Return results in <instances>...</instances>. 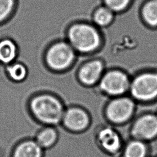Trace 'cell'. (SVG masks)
Here are the masks:
<instances>
[{"label": "cell", "mask_w": 157, "mask_h": 157, "mask_svg": "<svg viewBox=\"0 0 157 157\" xmlns=\"http://www.w3.org/2000/svg\"><path fill=\"white\" fill-rule=\"evenodd\" d=\"M58 138L59 134L56 129L52 126H46L37 132L34 140L45 150L55 145Z\"/></svg>", "instance_id": "13"}, {"label": "cell", "mask_w": 157, "mask_h": 157, "mask_svg": "<svg viewBox=\"0 0 157 157\" xmlns=\"http://www.w3.org/2000/svg\"><path fill=\"white\" fill-rule=\"evenodd\" d=\"M69 44L80 53H87L96 50L101 45V36L98 31L93 26L78 23L72 25L68 29Z\"/></svg>", "instance_id": "2"}, {"label": "cell", "mask_w": 157, "mask_h": 157, "mask_svg": "<svg viewBox=\"0 0 157 157\" xmlns=\"http://www.w3.org/2000/svg\"><path fill=\"white\" fill-rule=\"evenodd\" d=\"M121 157H150L149 143L131 138L124 142Z\"/></svg>", "instance_id": "12"}, {"label": "cell", "mask_w": 157, "mask_h": 157, "mask_svg": "<svg viewBox=\"0 0 157 157\" xmlns=\"http://www.w3.org/2000/svg\"><path fill=\"white\" fill-rule=\"evenodd\" d=\"M131 80L128 75L120 70L107 72L100 79L99 86L105 93L113 96H121L129 89Z\"/></svg>", "instance_id": "7"}, {"label": "cell", "mask_w": 157, "mask_h": 157, "mask_svg": "<svg viewBox=\"0 0 157 157\" xmlns=\"http://www.w3.org/2000/svg\"><path fill=\"white\" fill-rule=\"evenodd\" d=\"M15 4V0H0V22L10 15Z\"/></svg>", "instance_id": "19"}, {"label": "cell", "mask_w": 157, "mask_h": 157, "mask_svg": "<svg viewBox=\"0 0 157 157\" xmlns=\"http://www.w3.org/2000/svg\"><path fill=\"white\" fill-rule=\"evenodd\" d=\"M30 109L34 118L45 126H54L61 122L64 112L61 101L55 96L42 94L34 97Z\"/></svg>", "instance_id": "1"}, {"label": "cell", "mask_w": 157, "mask_h": 157, "mask_svg": "<svg viewBox=\"0 0 157 157\" xmlns=\"http://www.w3.org/2000/svg\"><path fill=\"white\" fill-rule=\"evenodd\" d=\"M131 138L147 143L157 139V116L155 113L142 114L132 122L129 129Z\"/></svg>", "instance_id": "6"}, {"label": "cell", "mask_w": 157, "mask_h": 157, "mask_svg": "<svg viewBox=\"0 0 157 157\" xmlns=\"http://www.w3.org/2000/svg\"><path fill=\"white\" fill-rule=\"evenodd\" d=\"M156 1H157V0H156Z\"/></svg>", "instance_id": "22"}, {"label": "cell", "mask_w": 157, "mask_h": 157, "mask_svg": "<svg viewBox=\"0 0 157 157\" xmlns=\"http://www.w3.org/2000/svg\"><path fill=\"white\" fill-rule=\"evenodd\" d=\"M103 69L104 66L101 61H88L80 67L78 73V78L85 85H93L101 79Z\"/></svg>", "instance_id": "10"}, {"label": "cell", "mask_w": 157, "mask_h": 157, "mask_svg": "<svg viewBox=\"0 0 157 157\" xmlns=\"http://www.w3.org/2000/svg\"><path fill=\"white\" fill-rule=\"evenodd\" d=\"M96 142L100 149L107 155L117 156L121 155L125 142L114 128L105 126L96 132Z\"/></svg>", "instance_id": "8"}, {"label": "cell", "mask_w": 157, "mask_h": 157, "mask_svg": "<svg viewBox=\"0 0 157 157\" xmlns=\"http://www.w3.org/2000/svg\"><path fill=\"white\" fill-rule=\"evenodd\" d=\"M74 57V50L69 43L58 42L48 48L45 61L47 66L52 69L60 71L68 67Z\"/></svg>", "instance_id": "4"}, {"label": "cell", "mask_w": 157, "mask_h": 157, "mask_svg": "<svg viewBox=\"0 0 157 157\" xmlns=\"http://www.w3.org/2000/svg\"><path fill=\"white\" fill-rule=\"evenodd\" d=\"M133 0H104L105 6L113 12H120L129 6Z\"/></svg>", "instance_id": "18"}, {"label": "cell", "mask_w": 157, "mask_h": 157, "mask_svg": "<svg viewBox=\"0 0 157 157\" xmlns=\"http://www.w3.org/2000/svg\"><path fill=\"white\" fill-rule=\"evenodd\" d=\"M61 122L67 130L79 133L87 129L90 119L85 110L79 107H71L64 111Z\"/></svg>", "instance_id": "9"}, {"label": "cell", "mask_w": 157, "mask_h": 157, "mask_svg": "<svg viewBox=\"0 0 157 157\" xmlns=\"http://www.w3.org/2000/svg\"><path fill=\"white\" fill-rule=\"evenodd\" d=\"M140 14L148 26L157 27V1L146 0L141 6Z\"/></svg>", "instance_id": "14"}, {"label": "cell", "mask_w": 157, "mask_h": 157, "mask_svg": "<svg viewBox=\"0 0 157 157\" xmlns=\"http://www.w3.org/2000/svg\"><path fill=\"white\" fill-rule=\"evenodd\" d=\"M44 151L34 139H26L14 147L11 157H44Z\"/></svg>", "instance_id": "11"}, {"label": "cell", "mask_w": 157, "mask_h": 157, "mask_svg": "<svg viewBox=\"0 0 157 157\" xmlns=\"http://www.w3.org/2000/svg\"><path fill=\"white\" fill-rule=\"evenodd\" d=\"M156 115V116H157V112H156V113H155Z\"/></svg>", "instance_id": "21"}, {"label": "cell", "mask_w": 157, "mask_h": 157, "mask_svg": "<svg viewBox=\"0 0 157 157\" xmlns=\"http://www.w3.org/2000/svg\"><path fill=\"white\" fill-rule=\"evenodd\" d=\"M134 112L135 104L132 99L118 96L112 100L106 106L105 117L111 123L120 125L129 121Z\"/></svg>", "instance_id": "5"}, {"label": "cell", "mask_w": 157, "mask_h": 157, "mask_svg": "<svg viewBox=\"0 0 157 157\" xmlns=\"http://www.w3.org/2000/svg\"><path fill=\"white\" fill-rule=\"evenodd\" d=\"M132 97L140 102L157 99V72H142L131 80L129 89Z\"/></svg>", "instance_id": "3"}, {"label": "cell", "mask_w": 157, "mask_h": 157, "mask_svg": "<svg viewBox=\"0 0 157 157\" xmlns=\"http://www.w3.org/2000/svg\"><path fill=\"white\" fill-rule=\"evenodd\" d=\"M150 157H157V155H155L153 156H150Z\"/></svg>", "instance_id": "20"}, {"label": "cell", "mask_w": 157, "mask_h": 157, "mask_svg": "<svg viewBox=\"0 0 157 157\" xmlns=\"http://www.w3.org/2000/svg\"><path fill=\"white\" fill-rule=\"evenodd\" d=\"M9 77L15 82H21L26 78L28 70L25 65L21 63H14L7 66L6 69Z\"/></svg>", "instance_id": "17"}, {"label": "cell", "mask_w": 157, "mask_h": 157, "mask_svg": "<svg viewBox=\"0 0 157 157\" xmlns=\"http://www.w3.org/2000/svg\"><path fill=\"white\" fill-rule=\"evenodd\" d=\"M113 12L106 6H102L98 8L94 13V22L99 26L105 27L112 21L113 19Z\"/></svg>", "instance_id": "16"}, {"label": "cell", "mask_w": 157, "mask_h": 157, "mask_svg": "<svg viewBox=\"0 0 157 157\" xmlns=\"http://www.w3.org/2000/svg\"><path fill=\"white\" fill-rule=\"evenodd\" d=\"M18 50L15 44L10 39H4L0 41V61L9 64L15 59Z\"/></svg>", "instance_id": "15"}]
</instances>
